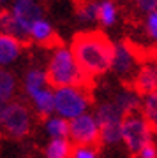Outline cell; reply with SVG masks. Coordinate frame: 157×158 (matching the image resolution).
<instances>
[{"label": "cell", "mask_w": 157, "mask_h": 158, "mask_svg": "<svg viewBox=\"0 0 157 158\" xmlns=\"http://www.w3.org/2000/svg\"><path fill=\"white\" fill-rule=\"evenodd\" d=\"M71 51L81 70L94 81L111 70L115 42L102 30L76 32L71 40Z\"/></svg>", "instance_id": "obj_1"}, {"label": "cell", "mask_w": 157, "mask_h": 158, "mask_svg": "<svg viewBox=\"0 0 157 158\" xmlns=\"http://www.w3.org/2000/svg\"><path fill=\"white\" fill-rule=\"evenodd\" d=\"M131 2H132L136 9L140 12H143V14H148V12L157 9V0H131Z\"/></svg>", "instance_id": "obj_22"}, {"label": "cell", "mask_w": 157, "mask_h": 158, "mask_svg": "<svg viewBox=\"0 0 157 158\" xmlns=\"http://www.w3.org/2000/svg\"><path fill=\"white\" fill-rule=\"evenodd\" d=\"M73 149H74V144L69 137L51 139L44 148V156L46 158H71Z\"/></svg>", "instance_id": "obj_13"}, {"label": "cell", "mask_w": 157, "mask_h": 158, "mask_svg": "<svg viewBox=\"0 0 157 158\" xmlns=\"http://www.w3.org/2000/svg\"><path fill=\"white\" fill-rule=\"evenodd\" d=\"M23 48H27V46L21 40H18L16 37L9 34L0 32V67H6L9 63L16 62L21 55Z\"/></svg>", "instance_id": "obj_12"}, {"label": "cell", "mask_w": 157, "mask_h": 158, "mask_svg": "<svg viewBox=\"0 0 157 158\" xmlns=\"http://www.w3.org/2000/svg\"><path fill=\"white\" fill-rule=\"evenodd\" d=\"M28 98L35 107V113L39 118L46 119L55 113V91H51V86H44V88L34 91Z\"/></svg>", "instance_id": "obj_11"}, {"label": "cell", "mask_w": 157, "mask_h": 158, "mask_svg": "<svg viewBox=\"0 0 157 158\" xmlns=\"http://www.w3.org/2000/svg\"><path fill=\"white\" fill-rule=\"evenodd\" d=\"M2 132L11 139H25L32 132V111L25 100L7 102Z\"/></svg>", "instance_id": "obj_5"}, {"label": "cell", "mask_w": 157, "mask_h": 158, "mask_svg": "<svg viewBox=\"0 0 157 158\" xmlns=\"http://www.w3.org/2000/svg\"><path fill=\"white\" fill-rule=\"evenodd\" d=\"M118 18V7L115 0H99V11H97V21L102 27H113Z\"/></svg>", "instance_id": "obj_18"}, {"label": "cell", "mask_w": 157, "mask_h": 158, "mask_svg": "<svg viewBox=\"0 0 157 158\" xmlns=\"http://www.w3.org/2000/svg\"><path fill=\"white\" fill-rule=\"evenodd\" d=\"M145 32H146V35L157 44V9L146 14V18H145Z\"/></svg>", "instance_id": "obj_20"}, {"label": "cell", "mask_w": 157, "mask_h": 158, "mask_svg": "<svg viewBox=\"0 0 157 158\" xmlns=\"http://www.w3.org/2000/svg\"><path fill=\"white\" fill-rule=\"evenodd\" d=\"M11 2H14V0H0V7H6L7 4H11Z\"/></svg>", "instance_id": "obj_24"}, {"label": "cell", "mask_w": 157, "mask_h": 158, "mask_svg": "<svg viewBox=\"0 0 157 158\" xmlns=\"http://www.w3.org/2000/svg\"><path fill=\"white\" fill-rule=\"evenodd\" d=\"M23 86H25V91H27L28 97L34 91L44 88V86H50L48 85V77H46V70L37 67L28 69L27 74H25V79H23Z\"/></svg>", "instance_id": "obj_15"}, {"label": "cell", "mask_w": 157, "mask_h": 158, "mask_svg": "<svg viewBox=\"0 0 157 158\" xmlns=\"http://www.w3.org/2000/svg\"><path fill=\"white\" fill-rule=\"evenodd\" d=\"M127 88L134 90L140 97L157 91V62H143L138 67L134 77L131 79Z\"/></svg>", "instance_id": "obj_8"}, {"label": "cell", "mask_w": 157, "mask_h": 158, "mask_svg": "<svg viewBox=\"0 0 157 158\" xmlns=\"http://www.w3.org/2000/svg\"><path fill=\"white\" fill-rule=\"evenodd\" d=\"M71 158H99L96 146H74Z\"/></svg>", "instance_id": "obj_21"}, {"label": "cell", "mask_w": 157, "mask_h": 158, "mask_svg": "<svg viewBox=\"0 0 157 158\" xmlns=\"http://www.w3.org/2000/svg\"><path fill=\"white\" fill-rule=\"evenodd\" d=\"M30 39H32V42L37 46H41V48H44V49H55V48H58V46H64V42H62L60 35L55 32V28L51 27V23L48 21V19H44V18H41V19H37V21L30 27Z\"/></svg>", "instance_id": "obj_10"}, {"label": "cell", "mask_w": 157, "mask_h": 158, "mask_svg": "<svg viewBox=\"0 0 157 158\" xmlns=\"http://www.w3.org/2000/svg\"><path fill=\"white\" fill-rule=\"evenodd\" d=\"M76 16L85 23L97 21V11H99V0H73Z\"/></svg>", "instance_id": "obj_16"}, {"label": "cell", "mask_w": 157, "mask_h": 158, "mask_svg": "<svg viewBox=\"0 0 157 158\" xmlns=\"http://www.w3.org/2000/svg\"><path fill=\"white\" fill-rule=\"evenodd\" d=\"M140 65H141L140 60L134 55V51L131 49V46L125 42V39L122 42L115 44V56H113L111 70L122 79L123 86H127L131 83V79L134 77Z\"/></svg>", "instance_id": "obj_7"}, {"label": "cell", "mask_w": 157, "mask_h": 158, "mask_svg": "<svg viewBox=\"0 0 157 158\" xmlns=\"http://www.w3.org/2000/svg\"><path fill=\"white\" fill-rule=\"evenodd\" d=\"M6 107H7V102H0V130H2V125H4V114H6Z\"/></svg>", "instance_id": "obj_23"}, {"label": "cell", "mask_w": 157, "mask_h": 158, "mask_svg": "<svg viewBox=\"0 0 157 158\" xmlns=\"http://www.w3.org/2000/svg\"><path fill=\"white\" fill-rule=\"evenodd\" d=\"M51 51L53 53L46 65V77L51 88H62V86H81L87 90L94 88L96 81L81 70L71 48L67 49L65 46H58Z\"/></svg>", "instance_id": "obj_2"}, {"label": "cell", "mask_w": 157, "mask_h": 158, "mask_svg": "<svg viewBox=\"0 0 157 158\" xmlns=\"http://www.w3.org/2000/svg\"><path fill=\"white\" fill-rule=\"evenodd\" d=\"M92 106V90L81 86L55 88V113L65 119H73L87 113Z\"/></svg>", "instance_id": "obj_4"}, {"label": "cell", "mask_w": 157, "mask_h": 158, "mask_svg": "<svg viewBox=\"0 0 157 158\" xmlns=\"http://www.w3.org/2000/svg\"><path fill=\"white\" fill-rule=\"evenodd\" d=\"M11 11L27 32H30V27L44 16V7L39 0H14Z\"/></svg>", "instance_id": "obj_9"}, {"label": "cell", "mask_w": 157, "mask_h": 158, "mask_svg": "<svg viewBox=\"0 0 157 158\" xmlns=\"http://www.w3.org/2000/svg\"><path fill=\"white\" fill-rule=\"evenodd\" d=\"M141 111L146 116V119L150 121L152 128H154V132H155V135H157V91L143 97V100H141Z\"/></svg>", "instance_id": "obj_19"}, {"label": "cell", "mask_w": 157, "mask_h": 158, "mask_svg": "<svg viewBox=\"0 0 157 158\" xmlns=\"http://www.w3.org/2000/svg\"><path fill=\"white\" fill-rule=\"evenodd\" d=\"M155 137L150 121L146 119L141 109L123 114L122 119V144L129 155H136L146 142Z\"/></svg>", "instance_id": "obj_3"}, {"label": "cell", "mask_w": 157, "mask_h": 158, "mask_svg": "<svg viewBox=\"0 0 157 158\" xmlns=\"http://www.w3.org/2000/svg\"><path fill=\"white\" fill-rule=\"evenodd\" d=\"M69 139L74 146H99L101 127L96 114L83 113L69 119Z\"/></svg>", "instance_id": "obj_6"}, {"label": "cell", "mask_w": 157, "mask_h": 158, "mask_svg": "<svg viewBox=\"0 0 157 158\" xmlns=\"http://www.w3.org/2000/svg\"><path fill=\"white\" fill-rule=\"evenodd\" d=\"M18 79L14 72L0 67V102H11L16 95Z\"/></svg>", "instance_id": "obj_14"}, {"label": "cell", "mask_w": 157, "mask_h": 158, "mask_svg": "<svg viewBox=\"0 0 157 158\" xmlns=\"http://www.w3.org/2000/svg\"><path fill=\"white\" fill-rule=\"evenodd\" d=\"M44 130L51 139H62V137H69V119L62 118V116H50L44 119Z\"/></svg>", "instance_id": "obj_17"}]
</instances>
